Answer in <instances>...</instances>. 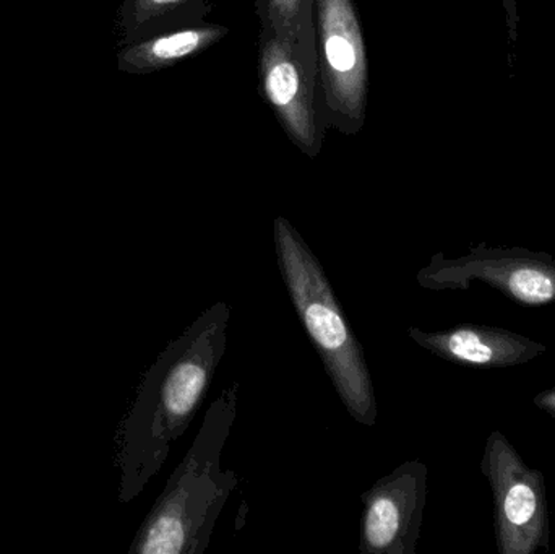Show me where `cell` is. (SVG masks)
<instances>
[{"instance_id": "3", "label": "cell", "mask_w": 555, "mask_h": 554, "mask_svg": "<svg viewBox=\"0 0 555 554\" xmlns=\"http://www.w3.org/2000/svg\"><path fill=\"white\" fill-rule=\"evenodd\" d=\"M273 240L284 286L339 400L359 425L374 426L377 400L364 350L322 263L284 217L273 221Z\"/></svg>"}, {"instance_id": "1", "label": "cell", "mask_w": 555, "mask_h": 554, "mask_svg": "<svg viewBox=\"0 0 555 554\" xmlns=\"http://www.w3.org/2000/svg\"><path fill=\"white\" fill-rule=\"evenodd\" d=\"M231 306L215 302L159 355L137 409L132 480L142 488L171 454L204 403L223 360Z\"/></svg>"}, {"instance_id": "4", "label": "cell", "mask_w": 555, "mask_h": 554, "mask_svg": "<svg viewBox=\"0 0 555 554\" xmlns=\"http://www.w3.org/2000/svg\"><path fill=\"white\" fill-rule=\"evenodd\" d=\"M315 35L326 130L356 136L369 101L367 48L356 0H315Z\"/></svg>"}, {"instance_id": "9", "label": "cell", "mask_w": 555, "mask_h": 554, "mask_svg": "<svg viewBox=\"0 0 555 554\" xmlns=\"http://www.w3.org/2000/svg\"><path fill=\"white\" fill-rule=\"evenodd\" d=\"M260 29L317 64L315 0H256Z\"/></svg>"}, {"instance_id": "12", "label": "cell", "mask_w": 555, "mask_h": 554, "mask_svg": "<svg viewBox=\"0 0 555 554\" xmlns=\"http://www.w3.org/2000/svg\"><path fill=\"white\" fill-rule=\"evenodd\" d=\"M508 10V25H511L512 38H515V26H517V12H515V0H505Z\"/></svg>"}, {"instance_id": "2", "label": "cell", "mask_w": 555, "mask_h": 554, "mask_svg": "<svg viewBox=\"0 0 555 554\" xmlns=\"http://www.w3.org/2000/svg\"><path fill=\"white\" fill-rule=\"evenodd\" d=\"M240 392V383H233L208 407L191 449L143 526L137 552L204 554L210 546L218 519L240 484L236 472L221 468L237 418Z\"/></svg>"}, {"instance_id": "8", "label": "cell", "mask_w": 555, "mask_h": 554, "mask_svg": "<svg viewBox=\"0 0 555 554\" xmlns=\"http://www.w3.org/2000/svg\"><path fill=\"white\" fill-rule=\"evenodd\" d=\"M208 0H124L117 18L119 44L139 41L166 26L202 20Z\"/></svg>"}, {"instance_id": "11", "label": "cell", "mask_w": 555, "mask_h": 554, "mask_svg": "<svg viewBox=\"0 0 555 554\" xmlns=\"http://www.w3.org/2000/svg\"><path fill=\"white\" fill-rule=\"evenodd\" d=\"M537 511V497L527 485H517L512 488L505 498V516L515 526H524L530 523Z\"/></svg>"}, {"instance_id": "5", "label": "cell", "mask_w": 555, "mask_h": 554, "mask_svg": "<svg viewBox=\"0 0 555 554\" xmlns=\"http://www.w3.org/2000/svg\"><path fill=\"white\" fill-rule=\"evenodd\" d=\"M259 91L275 113L287 139L300 153L317 158L326 132L323 120L319 67L293 46L260 29Z\"/></svg>"}, {"instance_id": "7", "label": "cell", "mask_w": 555, "mask_h": 554, "mask_svg": "<svg viewBox=\"0 0 555 554\" xmlns=\"http://www.w3.org/2000/svg\"><path fill=\"white\" fill-rule=\"evenodd\" d=\"M230 35L220 23L202 20L166 26L139 41L122 44L117 51V68L124 74L149 75L166 70L195 57Z\"/></svg>"}, {"instance_id": "6", "label": "cell", "mask_w": 555, "mask_h": 554, "mask_svg": "<svg viewBox=\"0 0 555 554\" xmlns=\"http://www.w3.org/2000/svg\"><path fill=\"white\" fill-rule=\"evenodd\" d=\"M420 465L404 464L362 494V554L413 552L421 506Z\"/></svg>"}, {"instance_id": "10", "label": "cell", "mask_w": 555, "mask_h": 554, "mask_svg": "<svg viewBox=\"0 0 555 554\" xmlns=\"http://www.w3.org/2000/svg\"><path fill=\"white\" fill-rule=\"evenodd\" d=\"M511 289L525 302L550 301L554 296V283L540 270L524 269L512 275Z\"/></svg>"}]
</instances>
